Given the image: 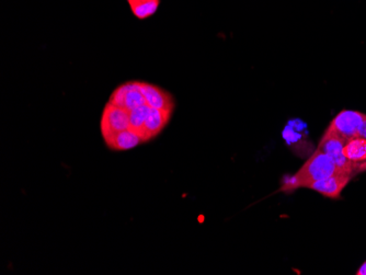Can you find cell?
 <instances>
[{
	"mask_svg": "<svg viewBox=\"0 0 366 275\" xmlns=\"http://www.w3.org/2000/svg\"><path fill=\"white\" fill-rule=\"evenodd\" d=\"M365 117L366 115H363L361 112L342 110L334 117V120L331 121L328 128L347 141L352 137L358 136V130L361 128Z\"/></svg>",
	"mask_w": 366,
	"mask_h": 275,
	"instance_id": "cell-4",
	"label": "cell"
},
{
	"mask_svg": "<svg viewBox=\"0 0 366 275\" xmlns=\"http://www.w3.org/2000/svg\"><path fill=\"white\" fill-rule=\"evenodd\" d=\"M353 177L354 176L345 172H338L336 175L325 178L323 180L310 183L307 188L312 189L329 199H340L342 191L349 184Z\"/></svg>",
	"mask_w": 366,
	"mask_h": 275,
	"instance_id": "cell-6",
	"label": "cell"
},
{
	"mask_svg": "<svg viewBox=\"0 0 366 275\" xmlns=\"http://www.w3.org/2000/svg\"><path fill=\"white\" fill-rule=\"evenodd\" d=\"M101 134L104 141L119 132L130 128V111L108 102L101 117Z\"/></svg>",
	"mask_w": 366,
	"mask_h": 275,
	"instance_id": "cell-3",
	"label": "cell"
},
{
	"mask_svg": "<svg viewBox=\"0 0 366 275\" xmlns=\"http://www.w3.org/2000/svg\"><path fill=\"white\" fill-rule=\"evenodd\" d=\"M340 172L329 156L314 150L310 158L303 165L301 169L294 176L284 178L282 188L283 192H293L296 189L307 188L310 183L323 180Z\"/></svg>",
	"mask_w": 366,
	"mask_h": 275,
	"instance_id": "cell-1",
	"label": "cell"
},
{
	"mask_svg": "<svg viewBox=\"0 0 366 275\" xmlns=\"http://www.w3.org/2000/svg\"><path fill=\"white\" fill-rule=\"evenodd\" d=\"M172 112L174 111L150 108V115L147 117L144 126H143L141 133H139V136H141L143 143L150 142V139H155L163 131V128L167 126L169 121H170Z\"/></svg>",
	"mask_w": 366,
	"mask_h": 275,
	"instance_id": "cell-7",
	"label": "cell"
},
{
	"mask_svg": "<svg viewBox=\"0 0 366 275\" xmlns=\"http://www.w3.org/2000/svg\"><path fill=\"white\" fill-rule=\"evenodd\" d=\"M104 142L112 150H130L137 147L141 143H143V141L139 134L128 128V130L115 134L113 136L108 137Z\"/></svg>",
	"mask_w": 366,
	"mask_h": 275,
	"instance_id": "cell-9",
	"label": "cell"
},
{
	"mask_svg": "<svg viewBox=\"0 0 366 275\" xmlns=\"http://www.w3.org/2000/svg\"><path fill=\"white\" fill-rule=\"evenodd\" d=\"M366 171V160L360 164H356V175L358 174H362V172Z\"/></svg>",
	"mask_w": 366,
	"mask_h": 275,
	"instance_id": "cell-13",
	"label": "cell"
},
{
	"mask_svg": "<svg viewBox=\"0 0 366 275\" xmlns=\"http://www.w3.org/2000/svg\"><path fill=\"white\" fill-rule=\"evenodd\" d=\"M108 102L114 104V106H123L128 111L147 104L146 99H145L144 95L141 93V88H139V82H136V80L135 82H125L123 85L117 87L112 93Z\"/></svg>",
	"mask_w": 366,
	"mask_h": 275,
	"instance_id": "cell-5",
	"label": "cell"
},
{
	"mask_svg": "<svg viewBox=\"0 0 366 275\" xmlns=\"http://www.w3.org/2000/svg\"><path fill=\"white\" fill-rule=\"evenodd\" d=\"M358 136H361L366 139V117L364 119L363 123H362L361 128L358 130Z\"/></svg>",
	"mask_w": 366,
	"mask_h": 275,
	"instance_id": "cell-14",
	"label": "cell"
},
{
	"mask_svg": "<svg viewBox=\"0 0 366 275\" xmlns=\"http://www.w3.org/2000/svg\"><path fill=\"white\" fill-rule=\"evenodd\" d=\"M139 88H141V93L144 95L145 99H146V104L150 108L174 111V97L168 91H163L161 88L148 84V82H139Z\"/></svg>",
	"mask_w": 366,
	"mask_h": 275,
	"instance_id": "cell-8",
	"label": "cell"
},
{
	"mask_svg": "<svg viewBox=\"0 0 366 275\" xmlns=\"http://www.w3.org/2000/svg\"><path fill=\"white\" fill-rule=\"evenodd\" d=\"M160 0L144 1V3H130V10L137 19L144 20L154 16L157 12Z\"/></svg>",
	"mask_w": 366,
	"mask_h": 275,
	"instance_id": "cell-11",
	"label": "cell"
},
{
	"mask_svg": "<svg viewBox=\"0 0 366 275\" xmlns=\"http://www.w3.org/2000/svg\"><path fill=\"white\" fill-rule=\"evenodd\" d=\"M345 143L347 141L345 139H342L338 134L331 131L330 128H327L320 139L317 150L329 156L340 172L356 176V164L347 160L343 155Z\"/></svg>",
	"mask_w": 366,
	"mask_h": 275,
	"instance_id": "cell-2",
	"label": "cell"
},
{
	"mask_svg": "<svg viewBox=\"0 0 366 275\" xmlns=\"http://www.w3.org/2000/svg\"><path fill=\"white\" fill-rule=\"evenodd\" d=\"M144 1H152V0H128V5H130V3H144Z\"/></svg>",
	"mask_w": 366,
	"mask_h": 275,
	"instance_id": "cell-16",
	"label": "cell"
},
{
	"mask_svg": "<svg viewBox=\"0 0 366 275\" xmlns=\"http://www.w3.org/2000/svg\"><path fill=\"white\" fill-rule=\"evenodd\" d=\"M343 155L353 164H360L366 160V139L361 136H354L347 139L343 147Z\"/></svg>",
	"mask_w": 366,
	"mask_h": 275,
	"instance_id": "cell-10",
	"label": "cell"
},
{
	"mask_svg": "<svg viewBox=\"0 0 366 275\" xmlns=\"http://www.w3.org/2000/svg\"><path fill=\"white\" fill-rule=\"evenodd\" d=\"M356 275H366V261L364 262L363 265H361V267L358 269Z\"/></svg>",
	"mask_w": 366,
	"mask_h": 275,
	"instance_id": "cell-15",
	"label": "cell"
},
{
	"mask_svg": "<svg viewBox=\"0 0 366 275\" xmlns=\"http://www.w3.org/2000/svg\"><path fill=\"white\" fill-rule=\"evenodd\" d=\"M150 106L148 104H144V106H139L136 109L130 110V130H133L139 135L141 128L144 126L145 121L150 115Z\"/></svg>",
	"mask_w": 366,
	"mask_h": 275,
	"instance_id": "cell-12",
	"label": "cell"
}]
</instances>
